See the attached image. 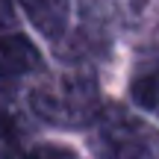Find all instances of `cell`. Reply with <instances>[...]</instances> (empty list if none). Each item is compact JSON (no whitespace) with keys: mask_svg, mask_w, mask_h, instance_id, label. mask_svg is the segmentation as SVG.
Returning <instances> with one entry per match:
<instances>
[{"mask_svg":"<svg viewBox=\"0 0 159 159\" xmlns=\"http://www.w3.org/2000/svg\"><path fill=\"white\" fill-rule=\"evenodd\" d=\"M100 89L91 74H56L30 91V109L56 130H85L100 112Z\"/></svg>","mask_w":159,"mask_h":159,"instance_id":"1","label":"cell"},{"mask_svg":"<svg viewBox=\"0 0 159 159\" xmlns=\"http://www.w3.org/2000/svg\"><path fill=\"white\" fill-rule=\"evenodd\" d=\"M91 127L94 159H159V130L124 106H100Z\"/></svg>","mask_w":159,"mask_h":159,"instance_id":"2","label":"cell"},{"mask_svg":"<svg viewBox=\"0 0 159 159\" xmlns=\"http://www.w3.org/2000/svg\"><path fill=\"white\" fill-rule=\"evenodd\" d=\"M0 159H77L71 148L39 142L15 94L0 91Z\"/></svg>","mask_w":159,"mask_h":159,"instance_id":"3","label":"cell"},{"mask_svg":"<svg viewBox=\"0 0 159 159\" xmlns=\"http://www.w3.org/2000/svg\"><path fill=\"white\" fill-rule=\"evenodd\" d=\"M41 68V53L27 35H0V83L27 77Z\"/></svg>","mask_w":159,"mask_h":159,"instance_id":"4","label":"cell"},{"mask_svg":"<svg viewBox=\"0 0 159 159\" xmlns=\"http://www.w3.org/2000/svg\"><path fill=\"white\" fill-rule=\"evenodd\" d=\"M130 97L144 112L159 118V50L144 53L130 77Z\"/></svg>","mask_w":159,"mask_h":159,"instance_id":"5","label":"cell"},{"mask_svg":"<svg viewBox=\"0 0 159 159\" xmlns=\"http://www.w3.org/2000/svg\"><path fill=\"white\" fill-rule=\"evenodd\" d=\"M44 39H62L68 27V0H18Z\"/></svg>","mask_w":159,"mask_h":159,"instance_id":"6","label":"cell"},{"mask_svg":"<svg viewBox=\"0 0 159 159\" xmlns=\"http://www.w3.org/2000/svg\"><path fill=\"white\" fill-rule=\"evenodd\" d=\"M12 24H15V6H12V0H0V33L9 30Z\"/></svg>","mask_w":159,"mask_h":159,"instance_id":"7","label":"cell"}]
</instances>
